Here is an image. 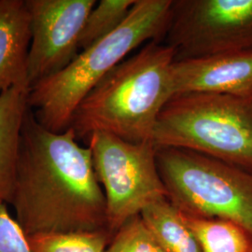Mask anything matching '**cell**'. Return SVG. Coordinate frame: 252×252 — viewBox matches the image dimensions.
<instances>
[{"label": "cell", "mask_w": 252, "mask_h": 252, "mask_svg": "<svg viewBox=\"0 0 252 252\" xmlns=\"http://www.w3.org/2000/svg\"><path fill=\"white\" fill-rule=\"evenodd\" d=\"M10 205L27 235L108 229L106 197L90 148L79 144L70 128L46 129L29 106Z\"/></svg>", "instance_id": "6da1fadb"}, {"label": "cell", "mask_w": 252, "mask_h": 252, "mask_svg": "<svg viewBox=\"0 0 252 252\" xmlns=\"http://www.w3.org/2000/svg\"><path fill=\"white\" fill-rule=\"evenodd\" d=\"M175 59L171 46L156 40L117 64L76 108L68 128L77 140L105 132L132 143L153 141L158 117L173 97Z\"/></svg>", "instance_id": "7a4b0ae2"}, {"label": "cell", "mask_w": 252, "mask_h": 252, "mask_svg": "<svg viewBox=\"0 0 252 252\" xmlns=\"http://www.w3.org/2000/svg\"><path fill=\"white\" fill-rule=\"evenodd\" d=\"M173 0H136L115 31L81 51L62 71L32 87L28 106L46 129H68L81 101L110 70L137 48L165 37Z\"/></svg>", "instance_id": "3957f363"}, {"label": "cell", "mask_w": 252, "mask_h": 252, "mask_svg": "<svg viewBox=\"0 0 252 252\" xmlns=\"http://www.w3.org/2000/svg\"><path fill=\"white\" fill-rule=\"evenodd\" d=\"M156 149L204 154L252 173V98L212 93L173 96L154 128Z\"/></svg>", "instance_id": "277c9868"}, {"label": "cell", "mask_w": 252, "mask_h": 252, "mask_svg": "<svg viewBox=\"0 0 252 252\" xmlns=\"http://www.w3.org/2000/svg\"><path fill=\"white\" fill-rule=\"evenodd\" d=\"M167 198L180 212L227 220L252 236V173L204 154L156 149Z\"/></svg>", "instance_id": "5b68a950"}, {"label": "cell", "mask_w": 252, "mask_h": 252, "mask_svg": "<svg viewBox=\"0 0 252 252\" xmlns=\"http://www.w3.org/2000/svg\"><path fill=\"white\" fill-rule=\"evenodd\" d=\"M103 186L110 234L153 202L167 197L158 170L153 141L132 143L105 132H94L85 142Z\"/></svg>", "instance_id": "8992f818"}, {"label": "cell", "mask_w": 252, "mask_h": 252, "mask_svg": "<svg viewBox=\"0 0 252 252\" xmlns=\"http://www.w3.org/2000/svg\"><path fill=\"white\" fill-rule=\"evenodd\" d=\"M165 38L175 60L252 52V0H173Z\"/></svg>", "instance_id": "52a82bcc"}, {"label": "cell", "mask_w": 252, "mask_h": 252, "mask_svg": "<svg viewBox=\"0 0 252 252\" xmlns=\"http://www.w3.org/2000/svg\"><path fill=\"white\" fill-rule=\"evenodd\" d=\"M31 42L27 82H38L62 71L79 54L81 31L95 0H26Z\"/></svg>", "instance_id": "ba28073f"}, {"label": "cell", "mask_w": 252, "mask_h": 252, "mask_svg": "<svg viewBox=\"0 0 252 252\" xmlns=\"http://www.w3.org/2000/svg\"><path fill=\"white\" fill-rule=\"evenodd\" d=\"M171 78L173 96L212 93L252 98V52L175 60Z\"/></svg>", "instance_id": "9c48e42d"}, {"label": "cell", "mask_w": 252, "mask_h": 252, "mask_svg": "<svg viewBox=\"0 0 252 252\" xmlns=\"http://www.w3.org/2000/svg\"><path fill=\"white\" fill-rule=\"evenodd\" d=\"M31 42L26 0H0V93L28 85L27 63Z\"/></svg>", "instance_id": "30bf717a"}, {"label": "cell", "mask_w": 252, "mask_h": 252, "mask_svg": "<svg viewBox=\"0 0 252 252\" xmlns=\"http://www.w3.org/2000/svg\"><path fill=\"white\" fill-rule=\"evenodd\" d=\"M29 92L27 85H18L0 93V201L8 204L12 198Z\"/></svg>", "instance_id": "8fae6325"}, {"label": "cell", "mask_w": 252, "mask_h": 252, "mask_svg": "<svg viewBox=\"0 0 252 252\" xmlns=\"http://www.w3.org/2000/svg\"><path fill=\"white\" fill-rule=\"evenodd\" d=\"M140 216L165 252H202L181 212L167 197L145 207Z\"/></svg>", "instance_id": "7c38bea8"}, {"label": "cell", "mask_w": 252, "mask_h": 252, "mask_svg": "<svg viewBox=\"0 0 252 252\" xmlns=\"http://www.w3.org/2000/svg\"><path fill=\"white\" fill-rule=\"evenodd\" d=\"M182 217L202 252H252V236L237 223L221 219Z\"/></svg>", "instance_id": "4fadbf2b"}, {"label": "cell", "mask_w": 252, "mask_h": 252, "mask_svg": "<svg viewBox=\"0 0 252 252\" xmlns=\"http://www.w3.org/2000/svg\"><path fill=\"white\" fill-rule=\"evenodd\" d=\"M108 229L46 232L27 235L30 252H106L112 239Z\"/></svg>", "instance_id": "5bb4252c"}, {"label": "cell", "mask_w": 252, "mask_h": 252, "mask_svg": "<svg viewBox=\"0 0 252 252\" xmlns=\"http://www.w3.org/2000/svg\"><path fill=\"white\" fill-rule=\"evenodd\" d=\"M136 0H101L87 16L81 31L79 47L83 51L120 27Z\"/></svg>", "instance_id": "9a60e30c"}, {"label": "cell", "mask_w": 252, "mask_h": 252, "mask_svg": "<svg viewBox=\"0 0 252 252\" xmlns=\"http://www.w3.org/2000/svg\"><path fill=\"white\" fill-rule=\"evenodd\" d=\"M106 252H165L139 215L127 220L115 234Z\"/></svg>", "instance_id": "2e32d148"}, {"label": "cell", "mask_w": 252, "mask_h": 252, "mask_svg": "<svg viewBox=\"0 0 252 252\" xmlns=\"http://www.w3.org/2000/svg\"><path fill=\"white\" fill-rule=\"evenodd\" d=\"M6 204L0 201V252H30L27 234L10 217Z\"/></svg>", "instance_id": "e0dca14e"}]
</instances>
